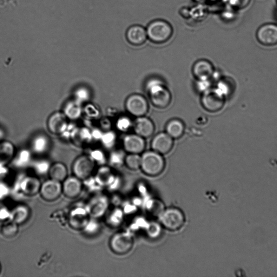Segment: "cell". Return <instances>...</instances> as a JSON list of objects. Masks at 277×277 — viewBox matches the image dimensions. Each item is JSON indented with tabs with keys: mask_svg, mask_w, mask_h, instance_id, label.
Instances as JSON below:
<instances>
[{
	"mask_svg": "<svg viewBox=\"0 0 277 277\" xmlns=\"http://www.w3.org/2000/svg\"><path fill=\"white\" fill-rule=\"evenodd\" d=\"M11 212L6 207L0 208V220H10Z\"/></svg>",
	"mask_w": 277,
	"mask_h": 277,
	"instance_id": "cell-44",
	"label": "cell"
},
{
	"mask_svg": "<svg viewBox=\"0 0 277 277\" xmlns=\"http://www.w3.org/2000/svg\"><path fill=\"white\" fill-rule=\"evenodd\" d=\"M92 134L93 138H94L96 140H101L103 136L101 132L98 130H95Z\"/></svg>",
	"mask_w": 277,
	"mask_h": 277,
	"instance_id": "cell-46",
	"label": "cell"
},
{
	"mask_svg": "<svg viewBox=\"0 0 277 277\" xmlns=\"http://www.w3.org/2000/svg\"><path fill=\"white\" fill-rule=\"evenodd\" d=\"M134 246V238L128 233L116 234L110 241V248L112 252L120 256L129 254L133 250Z\"/></svg>",
	"mask_w": 277,
	"mask_h": 277,
	"instance_id": "cell-7",
	"label": "cell"
},
{
	"mask_svg": "<svg viewBox=\"0 0 277 277\" xmlns=\"http://www.w3.org/2000/svg\"><path fill=\"white\" fill-rule=\"evenodd\" d=\"M83 184L77 177H68L62 184V194L70 199H74L80 195Z\"/></svg>",
	"mask_w": 277,
	"mask_h": 277,
	"instance_id": "cell-17",
	"label": "cell"
},
{
	"mask_svg": "<svg viewBox=\"0 0 277 277\" xmlns=\"http://www.w3.org/2000/svg\"><path fill=\"white\" fill-rule=\"evenodd\" d=\"M122 213L120 210H116L108 218V222L110 226H116L120 222Z\"/></svg>",
	"mask_w": 277,
	"mask_h": 277,
	"instance_id": "cell-41",
	"label": "cell"
},
{
	"mask_svg": "<svg viewBox=\"0 0 277 277\" xmlns=\"http://www.w3.org/2000/svg\"><path fill=\"white\" fill-rule=\"evenodd\" d=\"M211 86H212V82L210 79H202V80H197L196 88L198 92L202 94L212 88Z\"/></svg>",
	"mask_w": 277,
	"mask_h": 277,
	"instance_id": "cell-35",
	"label": "cell"
},
{
	"mask_svg": "<svg viewBox=\"0 0 277 277\" xmlns=\"http://www.w3.org/2000/svg\"><path fill=\"white\" fill-rule=\"evenodd\" d=\"M48 174L50 180L64 182L68 177V170L62 163H56L50 166Z\"/></svg>",
	"mask_w": 277,
	"mask_h": 277,
	"instance_id": "cell-23",
	"label": "cell"
},
{
	"mask_svg": "<svg viewBox=\"0 0 277 277\" xmlns=\"http://www.w3.org/2000/svg\"><path fill=\"white\" fill-rule=\"evenodd\" d=\"M124 154L121 152H115L110 156V162L112 166H118L124 162Z\"/></svg>",
	"mask_w": 277,
	"mask_h": 277,
	"instance_id": "cell-40",
	"label": "cell"
},
{
	"mask_svg": "<svg viewBox=\"0 0 277 277\" xmlns=\"http://www.w3.org/2000/svg\"><path fill=\"white\" fill-rule=\"evenodd\" d=\"M72 138L78 146H84L91 142L93 136L87 128L77 129L72 132Z\"/></svg>",
	"mask_w": 277,
	"mask_h": 277,
	"instance_id": "cell-26",
	"label": "cell"
},
{
	"mask_svg": "<svg viewBox=\"0 0 277 277\" xmlns=\"http://www.w3.org/2000/svg\"><path fill=\"white\" fill-rule=\"evenodd\" d=\"M100 224L96 220V219L90 220L87 226L84 229V232L88 234H96L100 230Z\"/></svg>",
	"mask_w": 277,
	"mask_h": 277,
	"instance_id": "cell-39",
	"label": "cell"
},
{
	"mask_svg": "<svg viewBox=\"0 0 277 277\" xmlns=\"http://www.w3.org/2000/svg\"><path fill=\"white\" fill-rule=\"evenodd\" d=\"M42 198L48 202H54L62 194V182L50 180L42 184L40 192Z\"/></svg>",
	"mask_w": 277,
	"mask_h": 277,
	"instance_id": "cell-13",
	"label": "cell"
},
{
	"mask_svg": "<svg viewBox=\"0 0 277 277\" xmlns=\"http://www.w3.org/2000/svg\"><path fill=\"white\" fill-rule=\"evenodd\" d=\"M252 0H228V4L234 10H243L248 6Z\"/></svg>",
	"mask_w": 277,
	"mask_h": 277,
	"instance_id": "cell-37",
	"label": "cell"
},
{
	"mask_svg": "<svg viewBox=\"0 0 277 277\" xmlns=\"http://www.w3.org/2000/svg\"><path fill=\"white\" fill-rule=\"evenodd\" d=\"M166 163L162 155L154 150L144 152L142 156L141 169L144 174L151 177L161 175L166 168Z\"/></svg>",
	"mask_w": 277,
	"mask_h": 277,
	"instance_id": "cell-2",
	"label": "cell"
},
{
	"mask_svg": "<svg viewBox=\"0 0 277 277\" xmlns=\"http://www.w3.org/2000/svg\"><path fill=\"white\" fill-rule=\"evenodd\" d=\"M116 140V134L112 132H110L103 134L101 140L106 147L110 148L114 146Z\"/></svg>",
	"mask_w": 277,
	"mask_h": 277,
	"instance_id": "cell-36",
	"label": "cell"
},
{
	"mask_svg": "<svg viewBox=\"0 0 277 277\" xmlns=\"http://www.w3.org/2000/svg\"><path fill=\"white\" fill-rule=\"evenodd\" d=\"M50 164L47 161H40L34 164V170L38 175L44 176L49 172Z\"/></svg>",
	"mask_w": 277,
	"mask_h": 277,
	"instance_id": "cell-34",
	"label": "cell"
},
{
	"mask_svg": "<svg viewBox=\"0 0 277 277\" xmlns=\"http://www.w3.org/2000/svg\"><path fill=\"white\" fill-rule=\"evenodd\" d=\"M108 200L104 196H97L93 198L86 206L90 217L98 219L104 216L108 208Z\"/></svg>",
	"mask_w": 277,
	"mask_h": 277,
	"instance_id": "cell-12",
	"label": "cell"
},
{
	"mask_svg": "<svg viewBox=\"0 0 277 277\" xmlns=\"http://www.w3.org/2000/svg\"><path fill=\"white\" fill-rule=\"evenodd\" d=\"M96 166V162L90 156H84L78 158L72 166L76 177L84 180L91 176Z\"/></svg>",
	"mask_w": 277,
	"mask_h": 277,
	"instance_id": "cell-9",
	"label": "cell"
},
{
	"mask_svg": "<svg viewBox=\"0 0 277 277\" xmlns=\"http://www.w3.org/2000/svg\"><path fill=\"white\" fill-rule=\"evenodd\" d=\"M146 91L154 106L166 109L172 100V96L164 82L158 78L150 79L146 84Z\"/></svg>",
	"mask_w": 277,
	"mask_h": 277,
	"instance_id": "cell-1",
	"label": "cell"
},
{
	"mask_svg": "<svg viewBox=\"0 0 277 277\" xmlns=\"http://www.w3.org/2000/svg\"><path fill=\"white\" fill-rule=\"evenodd\" d=\"M15 148L10 142L0 144V168L6 166L14 159Z\"/></svg>",
	"mask_w": 277,
	"mask_h": 277,
	"instance_id": "cell-21",
	"label": "cell"
},
{
	"mask_svg": "<svg viewBox=\"0 0 277 277\" xmlns=\"http://www.w3.org/2000/svg\"><path fill=\"white\" fill-rule=\"evenodd\" d=\"M95 179L100 186H110L114 182V177L108 167H102L98 170Z\"/></svg>",
	"mask_w": 277,
	"mask_h": 277,
	"instance_id": "cell-25",
	"label": "cell"
},
{
	"mask_svg": "<svg viewBox=\"0 0 277 277\" xmlns=\"http://www.w3.org/2000/svg\"><path fill=\"white\" fill-rule=\"evenodd\" d=\"M226 102V97L216 88H210L202 94V106L210 113L215 114L222 110Z\"/></svg>",
	"mask_w": 277,
	"mask_h": 277,
	"instance_id": "cell-5",
	"label": "cell"
},
{
	"mask_svg": "<svg viewBox=\"0 0 277 277\" xmlns=\"http://www.w3.org/2000/svg\"><path fill=\"white\" fill-rule=\"evenodd\" d=\"M126 38L132 45L142 46L146 43L148 39L146 29L140 25L131 26L127 31Z\"/></svg>",
	"mask_w": 277,
	"mask_h": 277,
	"instance_id": "cell-19",
	"label": "cell"
},
{
	"mask_svg": "<svg viewBox=\"0 0 277 277\" xmlns=\"http://www.w3.org/2000/svg\"><path fill=\"white\" fill-rule=\"evenodd\" d=\"M214 72L212 64L206 60L198 61L192 69L193 75L197 80L211 79Z\"/></svg>",
	"mask_w": 277,
	"mask_h": 277,
	"instance_id": "cell-20",
	"label": "cell"
},
{
	"mask_svg": "<svg viewBox=\"0 0 277 277\" xmlns=\"http://www.w3.org/2000/svg\"><path fill=\"white\" fill-rule=\"evenodd\" d=\"M30 215V210L28 206H19L12 211L10 220L18 226L21 225L28 220Z\"/></svg>",
	"mask_w": 277,
	"mask_h": 277,
	"instance_id": "cell-24",
	"label": "cell"
},
{
	"mask_svg": "<svg viewBox=\"0 0 277 277\" xmlns=\"http://www.w3.org/2000/svg\"><path fill=\"white\" fill-rule=\"evenodd\" d=\"M124 162L129 169L138 170L141 168L142 156L140 154H130L125 158Z\"/></svg>",
	"mask_w": 277,
	"mask_h": 277,
	"instance_id": "cell-30",
	"label": "cell"
},
{
	"mask_svg": "<svg viewBox=\"0 0 277 277\" xmlns=\"http://www.w3.org/2000/svg\"><path fill=\"white\" fill-rule=\"evenodd\" d=\"M123 144L124 150L129 154H140L146 146L144 138L136 134L125 136Z\"/></svg>",
	"mask_w": 277,
	"mask_h": 277,
	"instance_id": "cell-15",
	"label": "cell"
},
{
	"mask_svg": "<svg viewBox=\"0 0 277 277\" xmlns=\"http://www.w3.org/2000/svg\"><path fill=\"white\" fill-rule=\"evenodd\" d=\"M160 220L164 228L172 232L181 230L186 222V216L182 211L176 208H170L164 211Z\"/></svg>",
	"mask_w": 277,
	"mask_h": 277,
	"instance_id": "cell-4",
	"label": "cell"
},
{
	"mask_svg": "<svg viewBox=\"0 0 277 277\" xmlns=\"http://www.w3.org/2000/svg\"><path fill=\"white\" fill-rule=\"evenodd\" d=\"M2 271V266L1 265H0V272H1Z\"/></svg>",
	"mask_w": 277,
	"mask_h": 277,
	"instance_id": "cell-47",
	"label": "cell"
},
{
	"mask_svg": "<svg viewBox=\"0 0 277 277\" xmlns=\"http://www.w3.org/2000/svg\"><path fill=\"white\" fill-rule=\"evenodd\" d=\"M10 192V190L6 184L0 183V200L4 198Z\"/></svg>",
	"mask_w": 277,
	"mask_h": 277,
	"instance_id": "cell-45",
	"label": "cell"
},
{
	"mask_svg": "<svg viewBox=\"0 0 277 277\" xmlns=\"http://www.w3.org/2000/svg\"><path fill=\"white\" fill-rule=\"evenodd\" d=\"M216 88L226 98L232 92V83L228 79H223L218 83Z\"/></svg>",
	"mask_w": 277,
	"mask_h": 277,
	"instance_id": "cell-32",
	"label": "cell"
},
{
	"mask_svg": "<svg viewBox=\"0 0 277 277\" xmlns=\"http://www.w3.org/2000/svg\"><path fill=\"white\" fill-rule=\"evenodd\" d=\"M90 156L96 162L100 164H104L105 162V156L102 150H96L92 152Z\"/></svg>",
	"mask_w": 277,
	"mask_h": 277,
	"instance_id": "cell-42",
	"label": "cell"
},
{
	"mask_svg": "<svg viewBox=\"0 0 277 277\" xmlns=\"http://www.w3.org/2000/svg\"><path fill=\"white\" fill-rule=\"evenodd\" d=\"M256 37L260 44L266 47L277 45V24H264L257 30Z\"/></svg>",
	"mask_w": 277,
	"mask_h": 277,
	"instance_id": "cell-11",
	"label": "cell"
},
{
	"mask_svg": "<svg viewBox=\"0 0 277 277\" xmlns=\"http://www.w3.org/2000/svg\"><path fill=\"white\" fill-rule=\"evenodd\" d=\"M90 218L86 206H76L70 210L68 223L72 228L76 230H84L89 222Z\"/></svg>",
	"mask_w": 277,
	"mask_h": 277,
	"instance_id": "cell-10",
	"label": "cell"
},
{
	"mask_svg": "<svg viewBox=\"0 0 277 277\" xmlns=\"http://www.w3.org/2000/svg\"><path fill=\"white\" fill-rule=\"evenodd\" d=\"M134 128L136 134L144 140L152 136L156 129L154 122L145 116L137 118L134 124Z\"/></svg>",
	"mask_w": 277,
	"mask_h": 277,
	"instance_id": "cell-16",
	"label": "cell"
},
{
	"mask_svg": "<svg viewBox=\"0 0 277 277\" xmlns=\"http://www.w3.org/2000/svg\"><path fill=\"white\" fill-rule=\"evenodd\" d=\"M152 148L156 152L162 156L166 155L172 150L174 140L167 133H160L155 136L152 142Z\"/></svg>",
	"mask_w": 277,
	"mask_h": 277,
	"instance_id": "cell-14",
	"label": "cell"
},
{
	"mask_svg": "<svg viewBox=\"0 0 277 277\" xmlns=\"http://www.w3.org/2000/svg\"><path fill=\"white\" fill-rule=\"evenodd\" d=\"M186 130L184 123L180 120H173L170 121L166 127V132L174 140H180L182 137Z\"/></svg>",
	"mask_w": 277,
	"mask_h": 277,
	"instance_id": "cell-22",
	"label": "cell"
},
{
	"mask_svg": "<svg viewBox=\"0 0 277 277\" xmlns=\"http://www.w3.org/2000/svg\"><path fill=\"white\" fill-rule=\"evenodd\" d=\"M31 160V154L28 150H23L19 153L14 161V166L17 168L28 166Z\"/></svg>",
	"mask_w": 277,
	"mask_h": 277,
	"instance_id": "cell-29",
	"label": "cell"
},
{
	"mask_svg": "<svg viewBox=\"0 0 277 277\" xmlns=\"http://www.w3.org/2000/svg\"><path fill=\"white\" fill-rule=\"evenodd\" d=\"M2 234L6 238H12L17 235L18 232V225L10 220L2 227Z\"/></svg>",
	"mask_w": 277,
	"mask_h": 277,
	"instance_id": "cell-31",
	"label": "cell"
},
{
	"mask_svg": "<svg viewBox=\"0 0 277 277\" xmlns=\"http://www.w3.org/2000/svg\"><path fill=\"white\" fill-rule=\"evenodd\" d=\"M68 118L64 114L60 112L52 115L48 122V128L50 132L56 135L64 133L68 126Z\"/></svg>",
	"mask_w": 277,
	"mask_h": 277,
	"instance_id": "cell-18",
	"label": "cell"
},
{
	"mask_svg": "<svg viewBox=\"0 0 277 277\" xmlns=\"http://www.w3.org/2000/svg\"><path fill=\"white\" fill-rule=\"evenodd\" d=\"M42 184L37 178L21 176L14 184V190L24 196H32L40 192Z\"/></svg>",
	"mask_w": 277,
	"mask_h": 277,
	"instance_id": "cell-6",
	"label": "cell"
},
{
	"mask_svg": "<svg viewBox=\"0 0 277 277\" xmlns=\"http://www.w3.org/2000/svg\"><path fill=\"white\" fill-rule=\"evenodd\" d=\"M134 124L130 118L122 116L118 118L116 122V128L122 132H127L134 127Z\"/></svg>",
	"mask_w": 277,
	"mask_h": 277,
	"instance_id": "cell-33",
	"label": "cell"
},
{
	"mask_svg": "<svg viewBox=\"0 0 277 277\" xmlns=\"http://www.w3.org/2000/svg\"><path fill=\"white\" fill-rule=\"evenodd\" d=\"M77 101L79 102L88 101L90 98L89 92L84 88L78 90L76 93Z\"/></svg>",
	"mask_w": 277,
	"mask_h": 277,
	"instance_id": "cell-43",
	"label": "cell"
},
{
	"mask_svg": "<svg viewBox=\"0 0 277 277\" xmlns=\"http://www.w3.org/2000/svg\"><path fill=\"white\" fill-rule=\"evenodd\" d=\"M50 142L48 138L45 136L37 137L32 144V148L35 152L42 154L45 152L48 148Z\"/></svg>",
	"mask_w": 277,
	"mask_h": 277,
	"instance_id": "cell-28",
	"label": "cell"
},
{
	"mask_svg": "<svg viewBox=\"0 0 277 277\" xmlns=\"http://www.w3.org/2000/svg\"><path fill=\"white\" fill-rule=\"evenodd\" d=\"M125 107L130 114L136 118L146 116L149 111L148 100L142 95L138 94L130 96Z\"/></svg>",
	"mask_w": 277,
	"mask_h": 277,
	"instance_id": "cell-8",
	"label": "cell"
},
{
	"mask_svg": "<svg viewBox=\"0 0 277 277\" xmlns=\"http://www.w3.org/2000/svg\"><path fill=\"white\" fill-rule=\"evenodd\" d=\"M82 108L80 102H69L64 109V114L72 120H76L82 115Z\"/></svg>",
	"mask_w": 277,
	"mask_h": 277,
	"instance_id": "cell-27",
	"label": "cell"
},
{
	"mask_svg": "<svg viewBox=\"0 0 277 277\" xmlns=\"http://www.w3.org/2000/svg\"><path fill=\"white\" fill-rule=\"evenodd\" d=\"M85 186L92 192H98L102 188L96 181L94 178L91 176L84 180Z\"/></svg>",
	"mask_w": 277,
	"mask_h": 277,
	"instance_id": "cell-38",
	"label": "cell"
},
{
	"mask_svg": "<svg viewBox=\"0 0 277 277\" xmlns=\"http://www.w3.org/2000/svg\"><path fill=\"white\" fill-rule=\"evenodd\" d=\"M148 38L156 44L167 42L172 37V26L163 20H156L151 22L146 28Z\"/></svg>",
	"mask_w": 277,
	"mask_h": 277,
	"instance_id": "cell-3",
	"label": "cell"
}]
</instances>
